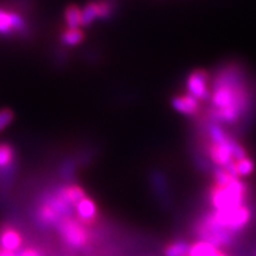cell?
Here are the masks:
<instances>
[{"instance_id": "4fadbf2b", "label": "cell", "mask_w": 256, "mask_h": 256, "mask_svg": "<svg viewBox=\"0 0 256 256\" xmlns=\"http://www.w3.org/2000/svg\"><path fill=\"white\" fill-rule=\"evenodd\" d=\"M81 10L78 6L70 5L66 8L64 12V18H66V24L68 28H78L81 25Z\"/></svg>"}, {"instance_id": "3957f363", "label": "cell", "mask_w": 256, "mask_h": 256, "mask_svg": "<svg viewBox=\"0 0 256 256\" xmlns=\"http://www.w3.org/2000/svg\"><path fill=\"white\" fill-rule=\"evenodd\" d=\"M208 215L216 224L229 230L235 235H238L241 230L248 226L252 217L250 210L246 204L236 208H230V209L212 210L208 212Z\"/></svg>"}, {"instance_id": "2e32d148", "label": "cell", "mask_w": 256, "mask_h": 256, "mask_svg": "<svg viewBox=\"0 0 256 256\" xmlns=\"http://www.w3.org/2000/svg\"><path fill=\"white\" fill-rule=\"evenodd\" d=\"M14 24H12V12L0 10V34H14Z\"/></svg>"}, {"instance_id": "8fae6325", "label": "cell", "mask_w": 256, "mask_h": 256, "mask_svg": "<svg viewBox=\"0 0 256 256\" xmlns=\"http://www.w3.org/2000/svg\"><path fill=\"white\" fill-rule=\"evenodd\" d=\"M191 244L184 240H177L168 243L164 249L165 256H186L190 252Z\"/></svg>"}, {"instance_id": "7c38bea8", "label": "cell", "mask_w": 256, "mask_h": 256, "mask_svg": "<svg viewBox=\"0 0 256 256\" xmlns=\"http://www.w3.org/2000/svg\"><path fill=\"white\" fill-rule=\"evenodd\" d=\"M84 38L83 32L80 28H66L60 34V40L68 46H78Z\"/></svg>"}, {"instance_id": "52a82bcc", "label": "cell", "mask_w": 256, "mask_h": 256, "mask_svg": "<svg viewBox=\"0 0 256 256\" xmlns=\"http://www.w3.org/2000/svg\"><path fill=\"white\" fill-rule=\"evenodd\" d=\"M76 209V216H78V220L82 224H92L94 223L96 220V216H98V208H96L95 202L86 196L83 200L80 202L78 206H75Z\"/></svg>"}, {"instance_id": "5bb4252c", "label": "cell", "mask_w": 256, "mask_h": 256, "mask_svg": "<svg viewBox=\"0 0 256 256\" xmlns=\"http://www.w3.org/2000/svg\"><path fill=\"white\" fill-rule=\"evenodd\" d=\"M235 168H236V174H238V178L247 177V176L252 174V171H254L255 168V164L249 156H246V158L236 160Z\"/></svg>"}, {"instance_id": "8992f818", "label": "cell", "mask_w": 256, "mask_h": 256, "mask_svg": "<svg viewBox=\"0 0 256 256\" xmlns=\"http://www.w3.org/2000/svg\"><path fill=\"white\" fill-rule=\"evenodd\" d=\"M171 104L176 110L185 115H196L200 112V101L190 94L174 96Z\"/></svg>"}, {"instance_id": "ac0fdd59", "label": "cell", "mask_w": 256, "mask_h": 256, "mask_svg": "<svg viewBox=\"0 0 256 256\" xmlns=\"http://www.w3.org/2000/svg\"><path fill=\"white\" fill-rule=\"evenodd\" d=\"M96 5H98V18H101V19L108 18L112 14V12H113V5H112L110 2L101 0V2H96Z\"/></svg>"}, {"instance_id": "ba28073f", "label": "cell", "mask_w": 256, "mask_h": 256, "mask_svg": "<svg viewBox=\"0 0 256 256\" xmlns=\"http://www.w3.org/2000/svg\"><path fill=\"white\" fill-rule=\"evenodd\" d=\"M0 246L2 249L8 252H16L22 246V236L14 228H4L0 232Z\"/></svg>"}, {"instance_id": "6da1fadb", "label": "cell", "mask_w": 256, "mask_h": 256, "mask_svg": "<svg viewBox=\"0 0 256 256\" xmlns=\"http://www.w3.org/2000/svg\"><path fill=\"white\" fill-rule=\"evenodd\" d=\"M247 186L240 178H234L226 185L215 184L209 191V200L214 210L236 208L244 204Z\"/></svg>"}, {"instance_id": "d6986e66", "label": "cell", "mask_w": 256, "mask_h": 256, "mask_svg": "<svg viewBox=\"0 0 256 256\" xmlns=\"http://www.w3.org/2000/svg\"><path fill=\"white\" fill-rule=\"evenodd\" d=\"M12 120H14V112L10 110H0V130L11 124Z\"/></svg>"}, {"instance_id": "5b68a950", "label": "cell", "mask_w": 256, "mask_h": 256, "mask_svg": "<svg viewBox=\"0 0 256 256\" xmlns=\"http://www.w3.org/2000/svg\"><path fill=\"white\" fill-rule=\"evenodd\" d=\"M210 76L206 70L197 69L194 70L190 75L188 76L186 87L188 94L194 96L196 100H210L211 88L209 87Z\"/></svg>"}, {"instance_id": "9c48e42d", "label": "cell", "mask_w": 256, "mask_h": 256, "mask_svg": "<svg viewBox=\"0 0 256 256\" xmlns=\"http://www.w3.org/2000/svg\"><path fill=\"white\" fill-rule=\"evenodd\" d=\"M58 196L72 208L78 206L87 194H86L84 190L81 186H78V185H69V186H64L62 190H60Z\"/></svg>"}, {"instance_id": "7a4b0ae2", "label": "cell", "mask_w": 256, "mask_h": 256, "mask_svg": "<svg viewBox=\"0 0 256 256\" xmlns=\"http://www.w3.org/2000/svg\"><path fill=\"white\" fill-rule=\"evenodd\" d=\"M194 232H196V236L200 238V241L210 243L220 250V248H228L232 246L236 236H238L216 224L208 214L202 217L200 222L197 223Z\"/></svg>"}, {"instance_id": "9a60e30c", "label": "cell", "mask_w": 256, "mask_h": 256, "mask_svg": "<svg viewBox=\"0 0 256 256\" xmlns=\"http://www.w3.org/2000/svg\"><path fill=\"white\" fill-rule=\"evenodd\" d=\"M81 12V25H83V26L90 25L96 18H98V5H96V2H89Z\"/></svg>"}, {"instance_id": "e0dca14e", "label": "cell", "mask_w": 256, "mask_h": 256, "mask_svg": "<svg viewBox=\"0 0 256 256\" xmlns=\"http://www.w3.org/2000/svg\"><path fill=\"white\" fill-rule=\"evenodd\" d=\"M14 151L10 144H0V168H6L12 162Z\"/></svg>"}, {"instance_id": "44dd1931", "label": "cell", "mask_w": 256, "mask_h": 256, "mask_svg": "<svg viewBox=\"0 0 256 256\" xmlns=\"http://www.w3.org/2000/svg\"><path fill=\"white\" fill-rule=\"evenodd\" d=\"M0 256H16L14 252L4 250V249H0Z\"/></svg>"}, {"instance_id": "30bf717a", "label": "cell", "mask_w": 256, "mask_h": 256, "mask_svg": "<svg viewBox=\"0 0 256 256\" xmlns=\"http://www.w3.org/2000/svg\"><path fill=\"white\" fill-rule=\"evenodd\" d=\"M186 256H226L220 249L214 247L210 243L198 241L191 244L190 252Z\"/></svg>"}, {"instance_id": "ffe728a7", "label": "cell", "mask_w": 256, "mask_h": 256, "mask_svg": "<svg viewBox=\"0 0 256 256\" xmlns=\"http://www.w3.org/2000/svg\"><path fill=\"white\" fill-rule=\"evenodd\" d=\"M16 256H42V255H40V252L37 250V249L28 248V249H24V250H22L18 255H16Z\"/></svg>"}, {"instance_id": "277c9868", "label": "cell", "mask_w": 256, "mask_h": 256, "mask_svg": "<svg viewBox=\"0 0 256 256\" xmlns=\"http://www.w3.org/2000/svg\"><path fill=\"white\" fill-rule=\"evenodd\" d=\"M58 232L63 241L72 248H82L89 241V232L86 229L84 224H82L78 218H72V216L64 217L57 224Z\"/></svg>"}]
</instances>
